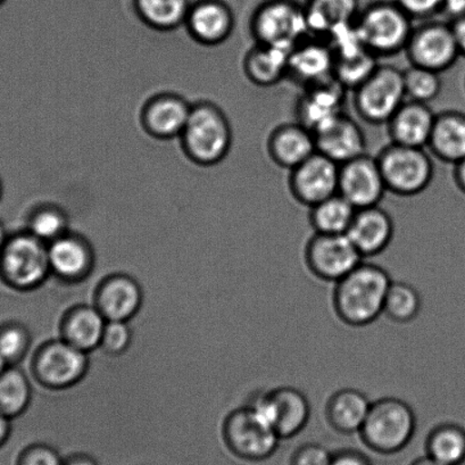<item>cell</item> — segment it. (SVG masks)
Listing matches in <instances>:
<instances>
[{"label":"cell","mask_w":465,"mask_h":465,"mask_svg":"<svg viewBox=\"0 0 465 465\" xmlns=\"http://www.w3.org/2000/svg\"><path fill=\"white\" fill-rule=\"evenodd\" d=\"M392 280L382 266L361 262L333 291L332 305L338 319L350 327H367L383 314Z\"/></svg>","instance_id":"cell-1"},{"label":"cell","mask_w":465,"mask_h":465,"mask_svg":"<svg viewBox=\"0 0 465 465\" xmlns=\"http://www.w3.org/2000/svg\"><path fill=\"white\" fill-rule=\"evenodd\" d=\"M180 142L184 153L193 163L213 166L221 163L232 149V124L215 104H193Z\"/></svg>","instance_id":"cell-2"},{"label":"cell","mask_w":465,"mask_h":465,"mask_svg":"<svg viewBox=\"0 0 465 465\" xmlns=\"http://www.w3.org/2000/svg\"><path fill=\"white\" fill-rule=\"evenodd\" d=\"M413 22L394 0H377L361 8L354 25L364 46L374 56L383 58L405 52Z\"/></svg>","instance_id":"cell-3"},{"label":"cell","mask_w":465,"mask_h":465,"mask_svg":"<svg viewBox=\"0 0 465 465\" xmlns=\"http://www.w3.org/2000/svg\"><path fill=\"white\" fill-rule=\"evenodd\" d=\"M417 417L406 401L383 397L373 401L359 432L369 450L381 455L400 453L412 440Z\"/></svg>","instance_id":"cell-4"},{"label":"cell","mask_w":465,"mask_h":465,"mask_svg":"<svg viewBox=\"0 0 465 465\" xmlns=\"http://www.w3.org/2000/svg\"><path fill=\"white\" fill-rule=\"evenodd\" d=\"M250 31L255 44L287 52L311 37L304 4L296 0H263L252 12Z\"/></svg>","instance_id":"cell-5"},{"label":"cell","mask_w":465,"mask_h":465,"mask_svg":"<svg viewBox=\"0 0 465 465\" xmlns=\"http://www.w3.org/2000/svg\"><path fill=\"white\" fill-rule=\"evenodd\" d=\"M48 245L29 232L8 237L0 252V275L8 286L30 292L51 275Z\"/></svg>","instance_id":"cell-6"},{"label":"cell","mask_w":465,"mask_h":465,"mask_svg":"<svg viewBox=\"0 0 465 465\" xmlns=\"http://www.w3.org/2000/svg\"><path fill=\"white\" fill-rule=\"evenodd\" d=\"M223 437L227 449L247 462L270 459L282 441L272 426L251 404L228 415L223 422Z\"/></svg>","instance_id":"cell-7"},{"label":"cell","mask_w":465,"mask_h":465,"mask_svg":"<svg viewBox=\"0 0 465 465\" xmlns=\"http://www.w3.org/2000/svg\"><path fill=\"white\" fill-rule=\"evenodd\" d=\"M388 193L414 197L430 186L435 174L431 156L426 148L401 146L391 143L377 155Z\"/></svg>","instance_id":"cell-8"},{"label":"cell","mask_w":465,"mask_h":465,"mask_svg":"<svg viewBox=\"0 0 465 465\" xmlns=\"http://www.w3.org/2000/svg\"><path fill=\"white\" fill-rule=\"evenodd\" d=\"M353 104L361 120L386 125L406 101L403 70L381 65L353 90Z\"/></svg>","instance_id":"cell-9"},{"label":"cell","mask_w":465,"mask_h":465,"mask_svg":"<svg viewBox=\"0 0 465 465\" xmlns=\"http://www.w3.org/2000/svg\"><path fill=\"white\" fill-rule=\"evenodd\" d=\"M410 65L442 74L460 57L458 42L450 22L423 21L414 26L405 48Z\"/></svg>","instance_id":"cell-10"},{"label":"cell","mask_w":465,"mask_h":465,"mask_svg":"<svg viewBox=\"0 0 465 465\" xmlns=\"http://www.w3.org/2000/svg\"><path fill=\"white\" fill-rule=\"evenodd\" d=\"M89 368L88 354L65 341H51L35 353L33 372L40 385L48 390H67L79 383Z\"/></svg>","instance_id":"cell-11"},{"label":"cell","mask_w":465,"mask_h":465,"mask_svg":"<svg viewBox=\"0 0 465 465\" xmlns=\"http://www.w3.org/2000/svg\"><path fill=\"white\" fill-rule=\"evenodd\" d=\"M307 269L322 282L337 283L351 272L362 255L347 234L314 233L304 251Z\"/></svg>","instance_id":"cell-12"},{"label":"cell","mask_w":465,"mask_h":465,"mask_svg":"<svg viewBox=\"0 0 465 465\" xmlns=\"http://www.w3.org/2000/svg\"><path fill=\"white\" fill-rule=\"evenodd\" d=\"M251 405L283 440H291L309 424L311 404L304 392L295 387L282 386L256 396Z\"/></svg>","instance_id":"cell-13"},{"label":"cell","mask_w":465,"mask_h":465,"mask_svg":"<svg viewBox=\"0 0 465 465\" xmlns=\"http://www.w3.org/2000/svg\"><path fill=\"white\" fill-rule=\"evenodd\" d=\"M289 173V192L293 200L309 209L340 192L341 165L322 153H314Z\"/></svg>","instance_id":"cell-14"},{"label":"cell","mask_w":465,"mask_h":465,"mask_svg":"<svg viewBox=\"0 0 465 465\" xmlns=\"http://www.w3.org/2000/svg\"><path fill=\"white\" fill-rule=\"evenodd\" d=\"M388 193L377 156L365 153L341 165L340 192L355 210L381 204Z\"/></svg>","instance_id":"cell-15"},{"label":"cell","mask_w":465,"mask_h":465,"mask_svg":"<svg viewBox=\"0 0 465 465\" xmlns=\"http://www.w3.org/2000/svg\"><path fill=\"white\" fill-rule=\"evenodd\" d=\"M333 54L324 40L307 38L289 53L287 79L302 89L333 78Z\"/></svg>","instance_id":"cell-16"},{"label":"cell","mask_w":465,"mask_h":465,"mask_svg":"<svg viewBox=\"0 0 465 465\" xmlns=\"http://www.w3.org/2000/svg\"><path fill=\"white\" fill-rule=\"evenodd\" d=\"M314 137L317 151L340 165L367 153L362 128L345 113L315 131Z\"/></svg>","instance_id":"cell-17"},{"label":"cell","mask_w":465,"mask_h":465,"mask_svg":"<svg viewBox=\"0 0 465 465\" xmlns=\"http://www.w3.org/2000/svg\"><path fill=\"white\" fill-rule=\"evenodd\" d=\"M192 106L179 94H156L144 104L140 121L143 130L153 138H180L191 115Z\"/></svg>","instance_id":"cell-18"},{"label":"cell","mask_w":465,"mask_h":465,"mask_svg":"<svg viewBox=\"0 0 465 465\" xmlns=\"http://www.w3.org/2000/svg\"><path fill=\"white\" fill-rule=\"evenodd\" d=\"M94 306L107 322H129L143 305V291L133 277L112 274L98 284Z\"/></svg>","instance_id":"cell-19"},{"label":"cell","mask_w":465,"mask_h":465,"mask_svg":"<svg viewBox=\"0 0 465 465\" xmlns=\"http://www.w3.org/2000/svg\"><path fill=\"white\" fill-rule=\"evenodd\" d=\"M48 256L52 274L67 283L84 282L94 265L92 245L78 233L67 232L49 243Z\"/></svg>","instance_id":"cell-20"},{"label":"cell","mask_w":465,"mask_h":465,"mask_svg":"<svg viewBox=\"0 0 465 465\" xmlns=\"http://www.w3.org/2000/svg\"><path fill=\"white\" fill-rule=\"evenodd\" d=\"M184 25L197 43L218 46L232 35L234 15L223 0H198L189 8Z\"/></svg>","instance_id":"cell-21"},{"label":"cell","mask_w":465,"mask_h":465,"mask_svg":"<svg viewBox=\"0 0 465 465\" xmlns=\"http://www.w3.org/2000/svg\"><path fill=\"white\" fill-rule=\"evenodd\" d=\"M345 87L336 79L304 89L296 105L297 122L314 134L329 121L344 113Z\"/></svg>","instance_id":"cell-22"},{"label":"cell","mask_w":465,"mask_h":465,"mask_svg":"<svg viewBox=\"0 0 465 465\" xmlns=\"http://www.w3.org/2000/svg\"><path fill=\"white\" fill-rule=\"evenodd\" d=\"M266 151L275 165L288 171L318 152L312 131L297 121L275 126L266 142Z\"/></svg>","instance_id":"cell-23"},{"label":"cell","mask_w":465,"mask_h":465,"mask_svg":"<svg viewBox=\"0 0 465 465\" xmlns=\"http://www.w3.org/2000/svg\"><path fill=\"white\" fill-rule=\"evenodd\" d=\"M394 220L381 206L356 211L347 236L364 257L381 254L394 238Z\"/></svg>","instance_id":"cell-24"},{"label":"cell","mask_w":465,"mask_h":465,"mask_svg":"<svg viewBox=\"0 0 465 465\" xmlns=\"http://www.w3.org/2000/svg\"><path fill=\"white\" fill-rule=\"evenodd\" d=\"M435 120L429 104L406 99L386 124L391 143L427 149Z\"/></svg>","instance_id":"cell-25"},{"label":"cell","mask_w":465,"mask_h":465,"mask_svg":"<svg viewBox=\"0 0 465 465\" xmlns=\"http://www.w3.org/2000/svg\"><path fill=\"white\" fill-rule=\"evenodd\" d=\"M311 37L326 42L335 31L355 24L360 0H306L304 4Z\"/></svg>","instance_id":"cell-26"},{"label":"cell","mask_w":465,"mask_h":465,"mask_svg":"<svg viewBox=\"0 0 465 465\" xmlns=\"http://www.w3.org/2000/svg\"><path fill=\"white\" fill-rule=\"evenodd\" d=\"M107 320L94 305L72 307L61 322V338L75 349L89 354L99 349Z\"/></svg>","instance_id":"cell-27"},{"label":"cell","mask_w":465,"mask_h":465,"mask_svg":"<svg viewBox=\"0 0 465 465\" xmlns=\"http://www.w3.org/2000/svg\"><path fill=\"white\" fill-rule=\"evenodd\" d=\"M427 149L432 156L447 164L455 165L464 160L465 113H438Z\"/></svg>","instance_id":"cell-28"},{"label":"cell","mask_w":465,"mask_h":465,"mask_svg":"<svg viewBox=\"0 0 465 465\" xmlns=\"http://www.w3.org/2000/svg\"><path fill=\"white\" fill-rule=\"evenodd\" d=\"M371 404L364 392L354 388L337 391L327 401V422L333 430L341 435L359 433Z\"/></svg>","instance_id":"cell-29"},{"label":"cell","mask_w":465,"mask_h":465,"mask_svg":"<svg viewBox=\"0 0 465 465\" xmlns=\"http://www.w3.org/2000/svg\"><path fill=\"white\" fill-rule=\"evenodd\" d=\"M289 53L266 45L254 44L243 57V74L257 87H274L287 79Z\"/></svg>","instance_id":"cell-30"},{"label":"cell","mask_w":465,"mask_h":465,"mask_svg":"<svg viewBox=\"0 0 465 465\" xmlns=\"http://www.w3.org/2000/svg\"><path fill=\"white\" fill-rule=\"evenodd\" d=\"M426 451L429 458L445 465L465 462V429L460 424H438L428 433Z\"/></svg>","instance_id":"cell-31"},{"label":"cell","mask_w":465,"mask_h":465,"mask_svg":"<svg viewBox=\"0 0 465 465\" xmlns=\"http://www.w3.org/2000/svg\"><path fill=\"white\" fill-rule=\"evenodd\" d=\"M135 12L149 28L168 33L184 25L189 0H134Z\"/></svg>","instance_id":"cell-32"},{"label":"cell","mask_w":465,"mask_h":465,"mask_svg":"<svg viewBox=\"0 0 465 465\" xmlns=\"http://www.w3.org/2000/svg\"><path fill=\"white\" fill-rule=\"evenodd\" d=\"M310 210V223L315 233L324 234H345L358 211L341 193L319 203Z\"/></svg>","instance_id":"cell-33"},{"label":"cell","mask_w":465,"mask_h":465,"mask_svg":"<svg viewBox=\"0 0 465 465\" xmlns=\"http://www.w3.org/2000/svg\"><path fill=\"white\" fill-rule=\"evenodd\" d=\"M33 388L28 377L15 365L0 373V412L7 418L20 417L29 408Z\"/></svg>","instance_id":"cell-34"},{"label":"cell","mask_w":465,"mask_h":465,"mask_svg":"<svg viewBox=\"0 0 465 465\" xmlns=\"http://www.w3.org/2000/svg\"><path fill=\"white\" fill-rule=\"evenodd\" d=\"M421 306V296L412 284L392 282L383 304V315L392 322L410 323L418 318Z\"/></svg>","instance_id":"cell-35"},{"label":"cell","mask_w":465,"mask_h":465,"mask_svg":"<svg viewBox=\"0 0 465 465\" xmlns=\"http://www.w3.org/2000/svg\"><path fill=\"white\" fill-rule=\"evenodd\" d=\"M69 227V216L65 211L53 204L37 207L28 223V232L47 245L70 232Z\"/></svg>","instance_id":"cell-36"},{"label":"cell","mask_w":465,"mask_h":465,"mask_svg":"<svg viewBox=\"0 0 465 465\" xmlns=\"http://www.w3.org/2000/svg\"><path fill=\"white\" fill-rule=\"evenodd\" d=\"M406 98L410 101L430 104L440 96L442 88L440 74L410 65L403 70Z\"/></svg>","instance_id":"cell-37"},{"label":"cell","mask_w":465,"mask_h":465,"mask_svg":"<svg viewBox=\"0 0 465 465\" xmlns=\"http://www.w3.org/2000/svg\"><path fill=\"white\" fill-rule=\"evenodd\" d=\"M31 336L20 323H8L0 328V356L7 365H16L28 354Z\"/></svg>","instance_id":"cell-38"},{"label":"cell","mask_w":465,"mask_h":465,"mask_svg":"<svg viewBox=\"0 0 465 465\" xmlns=\"http://www.w3.org/2000/svg\"><path fill=\"white\" fill-rule=\"evenodd\" d=\"M131 342H133V331L129 322H107L99 349L107 355L120 356L129 350Z\"/></svg>","instance_id":"cell-39"},{"label":"cell","mask_w":465,"mask_h":465,"mask_svg":"<svg viewBox=\"0 0 465 465\" xmlns=\"http://www.w3.org/2000/svg\"><path fill=\"white\" fill-rule=\"evenodd\" d=\"M64 458L54 447L34 444L25 447L17 458L16 465H63Z\"/></svg>","instance_id":"cell-40"},{"label":"cell","mask_w":465,"mask_h":465,"mask_svg":"<svg viewBox=\"0 0 465 465\" xmlns=\"http://www.w3.org/2000/svg\"><path fill=\"white\" fill-rule=\"evenodd\" d=\"M332 454L318 442H306L293 451L289 465H331Z\"/></svg>","instance_id":"cell-41"},{"label":"cell","mask_w":465,"mask_h":465,"mask_svg":"<svg viewBox=\"0 0 465 465\" xmlns=\"http://www.w3.org/2000/svg\"><path fill=\"white\" fill-rule=\"evenodd\" d=\"M413 21H428L441 15L444 0H394Z\"/></svg>","instance_id":"cell-42"},{"label":"cell","mask_w":465,"mask_h":465,"mask_svg":"<svg viewBox=\"0 0 465 465\" xmlns=\"http://www.w3.org/2000/svg\"><path fill=\"white\" fill-rule=\"evenodd\" d=\"M331 465H373V463L362 451L346 449L332 454Z\"/></svg>","instance_id":"cell-43"},{"label":"cell","mask_w":465,"mask_h":465,"mask_svg":"<svg viewBox=\"0 0 465 465\" xmlns=\"http://www.w3.org/2000/svg\"><path fill=\"white\" fill-rule=\"evenodd\" d=\"M441 15L449 17V22L462 19L465 16V0H444Z\"/></svg>","instance_id":"cell-44"},{"label":"cell","mask_w":465,"mask_h":465,"mask_svg":"<svg viewBox=\"0 0 465 465\" xmlns=\"http://www.w3.org/2000/svg\"><path fill=\"white\" fill-rule=\"evenodd\" d=\"M453 28L456 42L460 49V56L465 57V16L453 22H450Z\"/></svg>","instance_id":"cell-45"},{"label":"cell","mask_w":465,"mask_h":465,"mask_svg":"<svg viewBox=\"0 0 465 465\" xmlns=\"http://www.w3.org/2000/svg\"><path fill=\"white\" fill-rule=\"evenodd\" d=\"M63 465H99L94 456L87 453H74L64 458Z\"/></svg>","instance_id":"cell-46"},{"label":"cell","mask_w":465,"mask_h":465,"mask_svg":"<svg viewBox=\"0 0 465 465\" xmlns=\"http://www.w3.org/2000/svg\"><path fill=\"white\" fill-rule=\"evenodd\" d=\"M453 171V178L456 187L465 195V159L456 163Z\"/></svg>","instance_id":"cell-47"},{"label":"cell","mask_w":465,"mask_h":465,"mask_svg":"<svg viewBox=\"0 0 465 465\" xmlns=\"http://www.w3.org/2000/svg\"><path fill=\"white\" fill-rule=\"evenodd\" d=\"M11 435V419L0 412V447L6 444Z\"/></svg>","instance_id":"cell-48"},{"label":"cell","mask_w":465,"mask_h":465,"mask_svg":"<svg viewBox=\"0 0 465 465\" xmlns=\"http://www.w3.org/2000/svg\"><path fill=\"white\" fill-rule=\"evenodd\" d=\"M410 465H445V464L437 462L436 460L429 458V456L426 455V456H422V458L414 460L413 462L411 463Z\"/></svg>","instance_id":"cell-49"},{"label":"cell","mask_w":465,"mask_h":465,"mask_svg":"<svg viewBox=\"0 0 465 465\" xmlns=\"http://www.w3.org/2000/svg\"><path fill=\"white\" fill-rule=\"evenodd\" d=\"M7 239L5 230H4L3 225L0 224V252H2L3 247L5 246Z\"/></svg>","instance_id":"cell-50"},{"label":"cell","mask_w":465,"mask_h":465,"mask_svg":"<svg viewBox=\"0 0 465 465\" xmlns=\"http://www.w3.org/2000/svg\"><path fill=\"white\" fill-rule=\"evenodd\" d=\"M8 367L7 363L5 362V360L0 356V373L4 371Z\"/></svg>","instance_id":"cell-51"}]
</instances>
